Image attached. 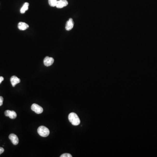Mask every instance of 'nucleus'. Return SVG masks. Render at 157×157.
<instances>
[{"label": "nucleus", "instance_id": "obj_6", "mask_svg": "<svg viewBox=\"0 0 157 157\" xmlns=\"http://www.w3.org/2000/svg\"><path fill=\"white\" fill-rule=\"evenodd\" d=\"M9 138L10 140L11 141V142L14 145H18L19 143V139L18 137L16 135H15V134H10L9 136Z\"/></svg>", "mask_w": 157, "mask_h": 157}, {"label": "nucleus", "instance_id": "obj_13", "mask_svg": "<svg viewBox=\"0 0 157 157\" xmlns=\"http://www.w3.org/2000/svg\"><path fill=\"white\" fill-rule=\"evenodd\" d=\"M72 156L71 155V154L68 153H64L63 154H62L60 156V157H72Z\"/></svg>", "mask_w": 157, "mask_h": 157}, {"label": "nucleus", "instance_id": "obj_7", "mask_svg": "<svg viewBox=\"0 0 157 157\" xmlns=\"http://www.w3.org/2000/svg\"><path fill=\"white\" fill-rule=\"evenodd\" d=\"M68 4V2L66 0H59L58 1L56 7L58 8H62L66 7Z\"/></svg>", "mask_w": 157, "mask_h": 157}, {"label": "nucleus", "instance_id": "obj_2", "mask_svg": "<svg viewBox=\"0 0 157 157\" xmlns=\"http://www.w3.org/2000/svg\"><path fill=\"white\" fill-rule=\"evenodd\" d=\"M38 133L42 137H47L49 135L50 131L47 127L43 126H41L38 129Z\"/></svg>", "mask_w": 157, "mask_h": 157}, {"label": "nucleus", "instance_id": "obj_10", "mask_svg": "<svg viewBox=\"0 0 157 157\" xmlns=\"http://www.w3.org/2000/svg\"><path fill=\"white\" fill-rule=\"evenodd\" d=\"M29 27V25L25 22H20L18 24V28L19 30L24 31L28 29Z\"/></svg>", "mask_w": 157, "mask_h": 157}, {"label": "nucleus", "instance_id": "obj_5", "mask_svg": "<svg viewBox=\"0 0 157 157\" xmlns=\"http://www.w3.org/2000/svg\"><path fill=\"white\" fill-rule=\"evenodd\" d=\"M4 114L6 116L9 117L11 119H15L17 117V113L15 111L7 110L4 112Z\"/></svg>", "mask_w": 157, "mask_h": 157}, {"label": "nucleus", "instance_id": "obj_12", "mask_svg": "<svg viewBox=\"0 0 157 157\" xmlns=\"http://www.w3.org/2000/svg\"><path fill=\"white\" fill-rule=\"evenodd\" d=\"M58 0H49V4L51 7H56Z\"/></svg>", "mask_w": 157, "mask_h": 157}, {"label": "nucleus", "instance_id": "obj_14", "mask_svg": "<svg viewBox=\"0 0 157 157\" xmlns=\"http://www.w3.org/2000/svg\"><path fill=\"white\" fill-rule=\"evenodd\" d=\"M3 100H4V98L2 96H0V106L3 105Z\"/></svg>", "mask_w": 157, "mask_h": 157}, {"label": "nucleus", "instance_id": "obj_9", "mask_svg": "<svg viewBox=\"0 0 157 157\" xmlns=\"http://www.w3.org/2000/svg\"><path fill=\"white\" fill-rule=\"evenodd\" d=\"M10 80H11V84L13 87H15L16 84L20 83L21 82L20 79L15 76H13L12 77H11Z\"/></svg>", "mask_w": 157, "mask_h": 157}, {"label": "nucleus", "instance_id": "obj_1", "mask_svg": "<svg viewBox=\"0 0 157 157\" xmlns=\"http://www.w3.org/2000/svg\"><path fill=\"white\" fill-rule=\"evenodd\" d=\"M69 120L70 122L74 126L79 125L80 123V120L78 115L75 113H71L69 115Z\"/></svg>", "mask_w": 157, "mask_h": 157}, {"label": "nucleus", "instance_id": "obj_15", "mask_svg": "<svg viewBox=\"0 0 157 157\" xmlns=\"http://www.w3.org/2000/svg\"><path fill=\"white\" fill-rule=\"evenodd\" d=\"M4 152V149L3 148L0 147V155L2 154Z\"/></svg>", "mask_w": 157, "mask_h": 157}, {"label": "nucleus", "instance_id": "obj_3", "mask_svg": "<svg viewBox=\"0 0 157 157\" xmlns=\"http://www.w3.org/2000/svg\"><path fill=\"white\" fill-rule=\"evenodd\" d=\"M31 109L32 111H34L37 114H40L43 112V107L38 105L37 104H34L31 105Z\"/></svg>", "mask_w": 157, "mask_h": 157}, {"label": "nucleus", "instance_id": "obj_16", "mask_svg": "<svg viewBox=\"0 0 157 157\" xmlns=\"http://www.w3.org/2000/svg\"><path fill=\"white\" fill-rule=\"evenodd\" d=\"M4 78L2 77H0V84L2 83V82L4 80Z\"/></svg>", "mask_w": 157, "mask_h": 157}, {"label": "nucleus", "instance_id": "obj_8", "mask_svg": "<svg viewBox=\"0 0 157 157\" xmlns=\"http://www.w3.org/2000/svg\"><path fill=\"white\" fill-rule=\"evenodd\" d=\"M74 22L72 18H70L66 24V29L67 31H70L73 28Z\"/></svg>", "mask_w": 157, "mask_h": 157}, {"label": "nucleus", "instance_id": "obj_11", "mask_svg": "<svg viewBox=\"0 0 157 157\" xmlns=\"http://www.w3.org/2000/svg\"><path fill=\"white\" fill-rule=\"evenodd\" d=\"M29 3L28 2L25 3L23 4L22 8L20 10V12L21 14H24L26 11L29 9Z\"/></svg>", "mask_w": 157, "mask_h": 157}, {"label": "nucleus", "instance_id": "obj_4", "mask_svg": "<svg viewBox=\"0 0 157 157\" xmlns=\"http://www.w3.org/2000/svg\"><path fill=\"white\" fill-rule=\"evenodd\" d=\"M54 62V59L53 58L49 57V56H46V57L45 58L43 61L44 65L46 66H51L53 64Z\"/></svg>", "mask_w": 157, "mask_h": 157}]
</instances>
